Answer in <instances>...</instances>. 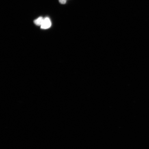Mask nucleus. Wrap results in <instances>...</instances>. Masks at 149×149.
I'll return each mask as SVG.
<instances>
[{"instance_id":"nucleus-1","label":"nucleus","mask_w":149,"mask_h":149,"mask_svg":"<svg viewBox=\"0 0 149 149\" xmlns=\"http://www.w3.org/2000/svg\"><path fill=\"white\" fill-rule=\"evenodd\" d=\"M52 25L51 22L49 18L47 17L44 18L41 28L42 29H47L51 27Z\"/></svg>"},{"instance_id":"nucleus-2","label":"nucleus","mask_w":149,"mask_h":149,"mask_svg":"<svg viewBox=\"0 0 149 149\" xmlns=\"http://www.w3.org/2000/svg\"><path fill=\"white\" fill-rule=\"evenodd\" d=\"M44 18L42 17H40L36 19L34 21V23L35 25L38 26H40L42 25V23Z\"/></svg>"},{"instance_id":"nucleus-3","label":"nucleus","mask_w":149,"mask_h":149,"mask_svg":"<svg viewBox=\"0 0 149 149\" xmlns=\"http://www.w3.org/2000/svg\"><path fill=\"white\" fill-rule=\"evenodd\" d=\"M67 0H59V3L61 4H64L66 2Z\"/></svg>"}]
</instances>
